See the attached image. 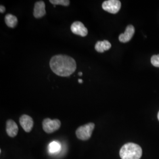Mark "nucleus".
<instances>
[{
	"label": "nucleus",
	"mask_w": 159,
	"mask_h": 159,
	"mask_svg": "<svg viewBox=\"0 0 159 159\" xmlns=\"http://www.w3.org/2000/svg\"><path fill=\"white\" fill-rule=\"evenodd\" d=\"M51 70L57 75L68 77L74 73L77 68L76 62L72 57L66 55H56L50 61Z\"/></svg>",
	"instance_id": "1"
},
{
	"label": "nucleus",
	"mask_w": 159,
	"mask_h": 159,
	"mask_svg": "<svg viewBox=\"0 0 159 159\" xmlns=\"http://www.w3.org/2000/svg\"><path fill=\"white\" fill-rule=\"evenodd\" d=\"M142 156V148L133 143H126L120 150V156L121 159H140Z\"/></svg>",
	"instance_id": "2"
},
{
	"label": "nucleus",
	"mask_w": 159,
	"mask_h": 159,
	"mask_svg": "<svg viewBox=\"0 0 159 159\" xmlns=\"http://www.w3.org/2000/svg\"><path fill=\"white\" fill-rule=\"evenodd\" d=\"M95 125L93 123H89L85 125L79 127L76 130V136L81 140H89L92 135Z\"/></svg>",
	"instance_id": "3"
},
{
	"label": "nucleus",
	"mask_w": 159,
	"mask_h": 159,
	"mask_svg": "<svg viewBox=\"0 0 159 159\" xmlns=\"http://www.w3.org/2000/svg\"><path fill=\"white\" fill-rule=\"evenodd\" d=\"M61 126V122L59 120H51L47 118L43 121V128L47 133H52L58 130Z\"/></svg>",
	"instance_id": "4"
},
{
	"label": "nucleus",
	"mask_w": 159,
	"mask_h": 159,
	"mask_svg": "<svg viewBox=\"0 0 159 159\" xmlns=\"http://www.w3.org/2000/svg\"><path fill=\"white\" fill-rule=\"evenodd\" d=\"M121 4L119 0H108L103 2L102 9L111 14H116L119 11Z\"/></svg>",
	"instance_id": "5"
},
{
	"label": "nucleus",
	"mask_w": 159,
	"mask_h": 159,
	"mask_svg": "<svg viewBox=\"0 0 159 159\" xmlns=\"http://www.w3.org/2000/svg\"><path fill=\"white\" fill-rule=\"evenodd\" d=\"M71 31L73 34L81 37H85L88 34V30L80 21H75L71 25Z\"/></svg>",
	"instance_id": "6"
},
{
	"label": "nucleus",
	"mask_w": 159,
	"mask_h": 159,
	"mask_svg": "<svg viewBox=\"0 0 159 159\" xmlns=\"http://www.w3.org/2000/svg\"><path fill=\"white\" fill-rule=\"evenodd\" d=\"M20 123L23 127L24 130L26 132H30L34 125V121L33 119L26 114H24L20 117Z\"/></svg>",
	"instance_id": "7"
},
{
	"label": "nucleus",
	"mask_w": 159,
	"mask_h": 159,
	"mask_svg": "<svg viewBox=\"0 0 159 159\" xmlns=\"http://www.w3.org/2000/svg\"><path fill=\"white\" fill-rule=\"evenodd\" d=\"M33 14L36 18H42L46 15V5L44 1H39L35 3Z\"/></svg>",
	"instance_id": "8"
},
{
	"label": "nucleus",
	"mask_w": 159,
	"mask_h": 159,
	"mask_svg": "<svg viewBox=\"0 0 159 159\" xmlns=\"http://www.w3.org/2000/svg\"><path fill=\"white\" fill-rule=\"evenodd\" d=\"M135 33V29L133 25H129L125 29V32L119 35V39L120 42L125 43L129 42L132 39Z\"/></svg>",
	"instance_id": "9"
},
{
	"label": "nucleus",
	"mask_w": 159,
	"mask_h": 159,
	"mask_svg": "<svg viewBox=\"0 0 159 159\" xmlns=\"http://www.w3.org/2000/svg\"><path fill=\"white\" fill-rule=\"evenodd\" d=\"M18 127L16 123L12 120H8L6 123V132L11 137H14L17 135Z\"/></svg>",
	"instance_id": "10"
},
{
	"label": "nucleus",
	"mask_w": 159,
	"mask_h": 159,
	"mask_svg": "<svg viewBox=\"0 0 159 159\" xmlns=\"http://www.w3.org/2000/svg\"><path fill=\"white\" fill-rule=\"evenodd\" d=\"M111 47V43L107 40H103L102 41H97L95 45V50L98 52L102 53L105 51L110 50Z\"/></svg>",
	"instance_id": "11"
},
{
	"label": "nucleus",
	"mask_w": 159,
	"mask_h": 159,
	"mask_svg": "<svg viewBox=\"0 0 159 159\" xmlns=\"http://www.w3.org/2000/svg\"><path fill=\"white\" fill-rule=\"evenodd\" d=\"M5 22L6 25L10 28H14L17 25L18 19L17 17L11 14H8L5 17Z\"/></svg>",
	"instance_id": "12"
},
{
	"label": "nucleus",
	"mask_w": 159,
	"mask_h": 159,
	"mask_svg": "<svg viewBox=\"0 0 159 159\" xmlns=\"http://www.w3.org/2000/svg\"><path fill=\"white\" fill-rule=\"evenodd\" d=\"M48 149L50 153H57L61 150V145L59 143L54 141L50 143Z\"/></svg>",
	"instance_id": "13"
},
{
	"label": "nucleus",
	"mask_w": 159,
	"mask_h": 159,
	"mask_svg": "<svg viewBox=\"0 0 159 159\" xmlns=\"http://www.w3.org/2000/svg\"><path fill=\"white\" fill-rule=\"evenodd\" d=\"M50 2L52 4L55 5H61V6H68L70 5V1L69 0H50Z\"/></svg>",
	"instance_id": "14"
},
{
	"label": "nucleus",
	"mask_w": 159,
	"mask_h": 159,
	"mask_svg": "<svg viewBox=\"0 0 159 159\" xmlns=\"http://www.w3.org/2000/svg\"><path fill=\"white\" fill-rule=\"evenodd\" d=\"M151 63L154 67H159V54L154 55L152 57Z\"/></svg>",
	"instance_id": "15"
},
{
	"label": "nucleus",
	"mask_w": 159,
	"mask_h": 159,
	"mask_svg": "<svg viewBox=\"0 0 159 159\" xmlns=\"http://www.w3.org/2000/svg\"><path fill=\"white\" fill-rule=\"evenodd\" d=\"M6 11V8L4 6H0V12L1 13H4Z\"/></svg>",
	"instance_id": "16"
},
{
	"label": "nucleus",
	"mask_w": 159,
	"mask_h": 159,
	"mask_svg": "<svg viewBox=\"0 0 159 159\" xmlns=\"http://www.w3.org/2000/svg\"><path fill=\"white\" fill-rule=\"evenodd\" d=\"M79 83H83V80L79 79Z\"/></svg>",
	"instance_id": "17"
},
{
	"label": "nucleus",
	"mask_w": 159,
	"mask_h": 159,
	"mask_svg": "<svg viewBox=\"0 0 159 159\" xmlns=\"http://www.w3.org/2000/svg\"><path fill=\"white\" fill-rule=\"evenodd\" d=\"M82 75H83V73H82L81 72H79V76H81Z\"/></svg>",
	"instance_id": "18"
},
{
	"label": "nucleus",
	"mask_w": 159,
	"mask_h": 159,
	"mask_svg": "<svg viewBox=\"0 0 159 159\" xmlns=\"http://www.w3.org/2000/svg\"><path fill=\"white\" fill-rule=\"evenodd\" d=\"M157 118H158V120H159V113H158V114H157Z\"/></svg>",
	"instance_id": "19"
}]
</instances>
